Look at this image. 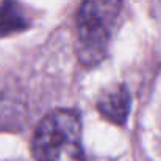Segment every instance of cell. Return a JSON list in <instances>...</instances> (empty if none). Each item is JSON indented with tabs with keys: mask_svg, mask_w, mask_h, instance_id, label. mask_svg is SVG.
<instances>
[{
	"mask_svg": "<svg viewBox=\"0 0 161 161\" xmlns=\"http://www.w3.org/2000/svg\"><path fill=\"white\" fill-rule=\"evenodd\" d=\"M97 109L111 124L124 125L130 113V92L125 85H117L105 91L97 102Z\"/></svg>",
	"mask_w": 161,
	"mask_h": 161,
	"instance_id": "3957f363",
	"label": "cell"
},
{
	"mask_svg": "<svg viewBox=\"0 0 161 161\" xmlns=\"http://www.w3.org/2000/svg\"><path fill=\"white\" fill-rule=\"evenodd\" d=\"M122 0H83L78 11V56L85 64H97L107 52Z\"/></svg>",
	"mask_w": 161,
	"mask_h": 161,
	"instance_id": "7a4b0ae2",
	"label": "cell"
},
{
	"mask_svg": "<svg viewBox=\"0 0 161 161\" xmlns=\"http://www.w3.org/2000/svg\"><path fill=\"white\" fill-rule=\"evenodd\" d=\"M35 161H85L80 117L72 109H53L36 127L31 141Z\"/></svg>",
	"mask_w": 161,
	"mask_h": 161,
	"instance_id": "6da1fadb",
	"label": "cell"
},
{
	"mask_svg": "<svg viewBox=\"0 0 161 161\" xmlns=\"http://www.w3.org/2000/svg\"><path fill=\"white\" fill-rule=\"evenodd\" d=\"M27 20L19 13L16 5L2 3L0 5V35H9L16 30L25 28Z\"/></svg>",
	"mask_w": 161,
	"mask_h": 161,
	"instance_id": "277c9868",
	"label": "cell"
}]
</instances>
